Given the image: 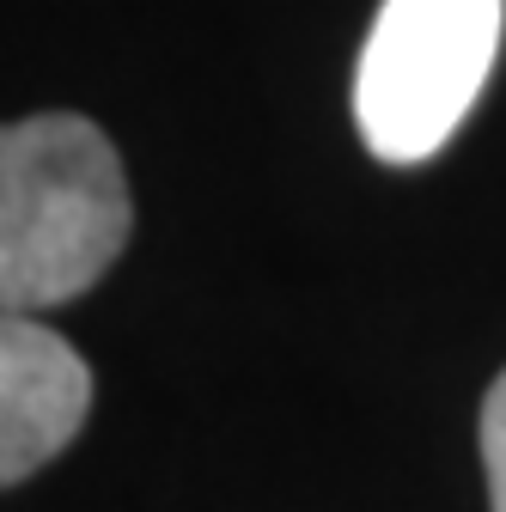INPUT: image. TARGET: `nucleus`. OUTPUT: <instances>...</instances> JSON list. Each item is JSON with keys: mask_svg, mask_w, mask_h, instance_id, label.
Here are the masks:
<instances>
[{"mask_svg": "<svg viewBox=\"0 0 506 512\" xmlns=\"http://www.w3.org/2000/svg\"><path fill=\"white\" fill-rule=\"evenodd\" d=\"M135 226L104 128L68 110L0 122V311L43 317L104 281Z\"/></svg>", "mask_w": 506, "mask_h": 512, "instance_id": "1", "label": "nucleus"}, {"mask_svg": "<svg viewBox=\"0 0 506 512\" xmlns=\"http://www.w3.org/2000/svg\"><path fill=\"white\" fill-rule=\"evenodd\" d=\"M506 0H385L354 68V122L372 159L421 165L458 135L500 55Z\"/></svg>", "mask_w": 506, "mask_h": 512, "instance_id": "2", "label": "nucleus"}, {"mask_svg": "<svg viewBox=\"0 0 506 512\" xmlns=\"http://www.w3.org/2000/svg\"><path fill=\"white\" fill-rule=\"evenodd\" d=\"M92 409V372L68 336L0 311V488L68 452Z\"/></svg>", "mask_w": 506, "mask_h": 512, "instance_id": "3", "label": "nucleus"}, {"mask_svg": "<svg viewBox=\"0 0 506 512\" xmlns=\"http://www.w3.org/2000/svg\"><path fill=\"white\" fill-rule=\"evenodd\" d=\"M482 470H488V506L506 512V372L482 397Z\"/></svg>", "mask_w": 506, "mask_h": 512, "instance_id": "4", "label": "nucleus"}]
</instances>
